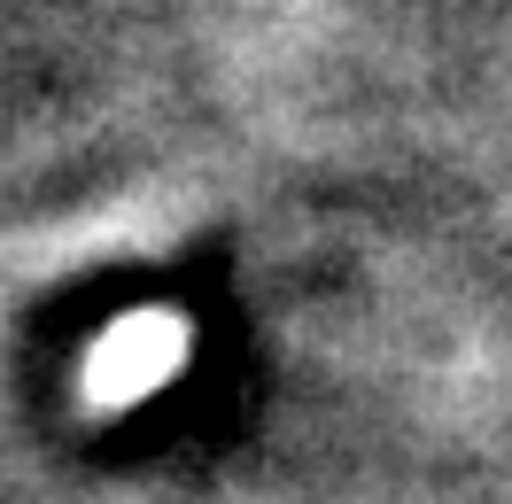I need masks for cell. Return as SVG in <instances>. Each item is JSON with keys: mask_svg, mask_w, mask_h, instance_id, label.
<instances>
[{"mask_svg": "<svg viewBox=\"0 0 512 504\" xmlns=\"http://www.w3.org/2000/svg\"><path fill=\"white\" fill-rule=\"evenodd\" d=\"M187 357H194V326L179 311H132L86 349V404L125 411L140 396H156L163 380H179Z\"/></svg>", "mask_w": 512, "mask_h": 504, "instance_id": "obj_1", "label": "cell"}]
</instances>
